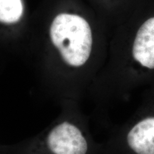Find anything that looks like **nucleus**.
<instances>
[{"label": "nucleus", "instance_id": "1", "mask_svg": "<svg viewBox=\"0 0 154 154\" xmlns=\"http://www.w3.org/2000/svg\"><path fill=\"white\" fill-rule=\"evenodd\" d=\"M40 48L36 75L44 91L58 103L87 96L105 64L89 21L79 13H57L42 32Z\"/></svg>", "mask_w": 154, "mask_h": 154}, {"label": "nucleus", "instance_id": "2", "mask_svg": "<svg viewBox=\"0 0 154 154\" xmlns=\"http://www.w3.org/2000/svg\"><path fill=\"white\" fill-rule=\"evenodd\" d=\"M57 116L42 131L1 149L3 154H103L96 141L89 117L72 99L59 102Z\"/></svg>", "mask_w": 154, "mask_h": 154}, {"label": "nucleus", "instance_id": "3", "mask_svg": "<svg viewBox=\"0 0 154 154\" xmlns=\"http://www.w3.org/2000/svg\"><path fill=\"white\" fill-rule=\"evenodd\" d=\"M102 143L103 154H154V87L142 92L137 109Z\"/></svg>", "mask_w": 154, "mask_h": 154}, {"label": "nucleus", "instance_id": "4", "mask_svg": "<svg viewBox=\"0 0 154 154\" xmlns=\"http://www.w3.org/2000/svg\"><path fill=\"white\" fill-rule=\"evenodd\" d=\"M24 12V0H0V25L10 29L16 38H22Z\"/></svg>", "mask_w": 154, "mask_h": 154}]
</instances>
